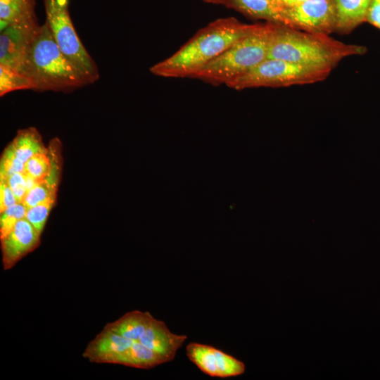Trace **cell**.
<instances>
[{"instance_id":"6da1fadb","label":"cell","mask_w":380,"mask_h":380,"mask_svg":"<svg viewBox=\"0 0 380 380\" xmlns=\"http://www.w3.org/2000/svg\"><path fill=\"white\" fill-rule=\"evenodd\" d=\"M253 25L232 17L217 19L199 30L170 57L151 66L150 72L163 77L192 78L246 34Z\"/></svg>"},{"instance_id":"7a4b0ae2","label":"cell","mask_w":380,"mask_h":380,"mask_svg":"<svg viewBox=\"0 0 380 380\" xmlns=\"http://www.w3.org/2000/svg\"><path fill=\"white\" fill-rule=\"evenodd\" d=\"M329 35L274 24L267 58L333 70L345 58L367 52L364 46L346 44Z\"/></svg>"},{"instance_id":"3957f363","label":"cell","mask_w":380,"mask_h":380,"mask_svg":"<svg viewBox=\"0 0 380 380\" xmlns=\"http://www.w3.org/2000/svg\"><path fill=\"white\" fill-rule=\"evenodd\" d=\"M20 72L38 91L68 92L89 84L60 50L46 23L41 25Z\"/></svg>"},{"instance_id":"277c9868","label":"cell","mask_w":380,"mask_h":380,"mask_svg":"<svg viewBox=\"0 0 380 380\" xmlns=\"http://www.w3.org/2000/svg\"><path fill=\"white\" fill-rule=\"evenodd\" d=\"M275 23L253 24L251 30L213 60L192 78L210 84L227 85L267 58L271 34Z\"/></svg>"},{"instance_id":"5b68a950","label":"cell","mask_w":380,"mask_h":380,"mask_svg":"<svg viewBox=\"0 0 380 380\" xmlns=\"http://www.w3.org/2000/svg\"><path fill=\"white\" fill-rule=\"evenodd\" d=\"M332 69L308 66L286 61L267 58L227 86L236 90L255 87H286L321 82Z\"/></svg>"},{"instance_id":"8992f818","label":"cell","mask_w":380,"mask_h":380,"mask_svg":"<svg viewBox=\"0 0 380 380\" xmlns=\"http://www.w3.org/2000/svg\"><path fill=\"white\" fill-rule=\"evenodd\" d=\"M46 21L51 35L65 57L92 84L99 78V68L80 40L72 23L69 0H43Z\"/></svg>"},{"instance_id":"52a82bcc","label":"cell","mask_w":380,"mask_h":380,"mask_svg":"<svg viewBox=\"0 0 380 380\" xmlns=\"http://www.w3.org/2000/svg\"><path fill=\"white\" fill-rule=\"evenodd\" d=\"M281 15L284 25L293 29L325 34L336 32L334 0H307L281 11Z\"/></svg>"},{"instance_id":"ba28073f","label":"cell","mask_w":380,"mask_h":380,"mask_svg":"<svg viewBox=\"0 0 380 380\" xmlns=\"http://www.w3.org/2000/svg\"><path fill=\"white\" fill-rule=\"evenodd\" d=\"M41 25L37 18H34L0 30V64L20 72Z\"/></svg>"},{"instance_id":"9c48e42d","label":"cell","mask_w":380,"mask_h":380,"mask_svg":"<svg viewBox=\"0 0 380 380\" xmlns=\"http://www.w3.org/2000/svg\"><path fill=\"white\" fill-rule=\"evenodd\" d=\"M186 350L189 359L210 376L227 378L245 372L246 365L242 361L213 346L191 343Z\"/></svg>"},{"instance_id":"30bf717a","label":"cell","mask_w":380,"mask_h":380,"mask_svg":"<svg viewBox=\"0 0 380 380\" xmlns=\"http://www.w3.org/2000/svg\"><path fill=\"white\" fill-rule=\"evenodd\" d=\"M41 234L26 219L19 220L5 237L1 239L4 270L11 269L20 260L40 243Z\"/></svg>"},{"instance_id":"8fae6325","label":"cell","mask_w":380,"mask_h":380,"mask_svg":"<svg viewBox=\"0 0 380 380\" xmlns=\"http://www.w3.org/2000/svg\"><path fill=\"white\" fill-rule=\"evenodd\" d=\"M134 342L105 326L87 344L82 356L91 362L113 364L115 357Z\"/></svg>"},{"instance_id":"7c38bea8","label":"cell","mask_w":380,"mask_h":380,"mask_svg":"<svg viewBox=\"0 0 380 380\" xmlns=\"http://www.w3.org/2000/svg\"><path fill=\"white\" fill-rule=\"evenodd\" d=\"M51 167L45 178L27 191L23 203L26 208L40 204L49 198H56L61 170L60 141L54 139L49 146Z\"/></svg>"},{"instance_id":"4fadbf2b","label":"cell","mask_w":380,"mask_h":380,"mask_svg":"<svg viewBox=\"0 0 380 380\" xmlns=\"http://www.w3.org/2000/svg\"><path fill=\"white\" fill-rule=\"evenodd\" d=\"M186 338L185 335L172 333L163 321L154 317L138 342L171 361Z\"/></svg>"},{"instance_id":"5bb4252c","label":"cell","mask_w":380,"mask_h":380,"mask_svg":"<svg viewBox=\"0 0 380 380\" xmlns=\"http://www.w3.org/2000/svg\"><path fill=\"white\" fill-rule=\"evenodd\" d=\"M372 0H334L336 32L349 34L364 22Z\"/></svg>"},{"instance_id":"9a60e30c","label":"cell","mask_w":380,"mask_h":380,"mask_svg":"<svg viewBox=\"0 0 380 380\" xmlns=\"http://www.w3.org/2000/svg\"><path fill=\"white\" fill-rule=\"evenodd\" d=\"M169 361L164 355L138 341H134L115 357L113 364L139 369H151Z\"/></svg>"},{"instance_id":"2e32d148","label":"cell","mask_w":380,"mask_h":380,"mask_svg":"<svg viewBox=\"0 0 380 380\" xmlns=\"http://www.w3.org/2000/svg\"><path fill=\"white\" fill-rule=\"evenodd\" d=\"M153 318L154 317L148 312L135 310L108 323L106 327L127 338L139 341Z\"/></svg>"},{"instance_id":"e0dca14e","label":"cell","mask_w":380,"mask_h":380,"mask_svg":"<svg viewBox=\"0 0 380 380\" xmlns=\"http://www.w3.org/2000/svg\"><path fill=\"white\" fill-rule=\"evenodd\" d=\"M226 7L234 9L254 19L284 25V20L274 0H229Z\"/></svg>"},{"instance_id":"ac0fdd59","label":"cell","mask_w":380,"mask_h":380,"mask_svg":"<svg viewBox=\"0 0 380 380\" xmlns=\"http://www.w3.org/2000/svg\"><path fill=\"white\" fill-rule=\"evenodd\" d=\"M8 146L25 163L33 156L48 148L44 146L41 135L34 127L19 130Z\"/></svg>"},{"instance_id":"d6986e66","label":"cell","mask_w":380,"mask_h":380,"mask_svg":"<svg viewBox=\"0 0 380 380\" xmlns=\"http://www.w3.org/2000/svg\"><path fill=\"white\" fill-rule=\"evenodd\" d=\"M36 0H0V30L8 25L37 18Z\"/></svg>"},{"instance_id":"ffe728a7","label":"cell","mask_w":380,"mask_h":380,"mask_svg":"<svg viewBox=\"0 0 380 380\" xmlns=\"http://www.w3.org/2000/svg\"><path fill=\"white\" fill-rule=\"evenodd\" d=\"M23 89L33 90L32 81L16 70L0 64V96Z\"/></svg>"},{"instance_id":"44dd1931","label":"cell","mask_w":380,"mask_h":380,"mask_svg":"<svg viewBox=\"0 0 380 380\" xmlns=\"http://www.w3.org/2000/svg\"><path fill=\"white\" fill-rule=\"evenodd\" d=\"M51 167V158L49 148L30 158L25 164L23 173L27 174L39 182L47 175Z\"/></svg>"},{"instance_id":"7402d4cb","label":"cell","mask_w":380,"mask_h":380,"mask_svg":"<svg viewBox=\"0 0 380 380\" xmlns=\"http://www.w3.org/2000/svg\"><path fill=\"white\" fill-rule=\"evenodd\" d=\"M27 208L23 203H17L0 212V239L5 237L15 224L25 218Z\"/></svg>"},{"instance_id":"603a6c76","label":"cell","mask_w":380,"mask_h":380,"mask_svg":"<svg viewBox=\"0 0 380 380\" xmlns=\"http://www.w3.org/2000/svg\"><path fill=\"white\" fill-rule=\"evenodd\" d=\"M56 198H49L35 206L27 208L25 218L42 234L50 211Z\"/></svg>"},{"instance_id":"cb8c5ba5","label":"cell","mask_w":380,"mask_h":380,"mask_svg":"<svg viewBox=\"0 0 380 380\" xmlns=\"http://www.w3.org/2000/svg\"><path fill=\"white\" fill-rule=\"evenodd\" d=\"M25 163L17 158L7 146L1 158L0 179L6 180L15 173L23 172Z\"/></svg>"},{"instance_id":"d4e9b609","label":"cell","mask_w":380,"mask_h":380,"mask_svg":"<svg viewBox=\"0 0 380 380\" xmlns=\"http://www.w3.org/2000/svg\"><path fill=\"white\" fill-rule=\"evenodd\" d=\"M5 181L12 189L18 203H23L27 192L23 172L15 173Z\"/></svg>"},{"instance_id":"484cf974","label":"cell","mask_w":380,"mask_h":380,"mask_svg":"<svg viewBox=\"0 0 380 380\" xmlns=\"http://www.w3.org/2000/svg\"><path fill=\"white\" fill-rule=\"evenodd\" d=\"M14 194L5 180H0V212L17 203Z\"/></svg>"},{"instance_id":"4316f807","label":"cell","mask_w":380,"mask_h":380,"mask_svg":"<svg viewBox=\"0 0 380 380\" xmlns=\"http://www.w3.org/2000/svg\"><path fill=\"white\" fill-rule=\"evenodd\" d=\"M366 22L380 30V0H372L367 13Z\"/></svg>"},{"instance_id":"83f0119b","label":"cell","mask_w":380,"mask_h":380,"mask_svg":"<svg viewBox=\"0 0 380 380\" xmlns=\"http://www.w3.org/2000/svg\"><path fill=\"white\" fill-rule=\"evenodd\" d=\"M307 0H274V3L281 14V11L299 5Z\"/></svg>"},{"instance_id":"f1b7e54d","label":"cell","mask_w":380,"mask_h":380,"mask_svg":"<svg viewBox=\"0 0 380 380\" xmlns=\"http://www.w3.org/2000/svg\"><path fill=\"white\" fill-rule=\"evenodd\" d=\"M23 174L25 176V187H26L27 191H29L30 190H31L32 188H34L36 185H37L39 183V181L35 179L32 177L25 173Z\"/></svg>"},{"instance_id":"f546056e","label":"cell","mask_w":380,"mask_h":380,"mask_svg":"<svg viewBox=\"0 0 380 380\" xmlns=\"http://www.w3.org/2000/svg\"><path fill=\"white\" fill-rule=\"evenodd\" d=\"M205 2L215 4H222L226 6L229 0H203Z\"/></svg>"}]
</instances>
